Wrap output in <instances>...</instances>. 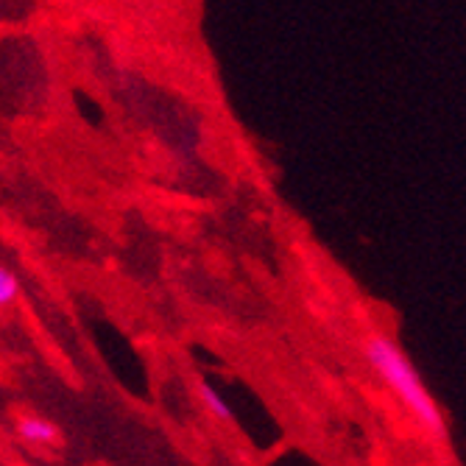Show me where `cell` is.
<instances>
[{"mask_svg": "<svg viewBox=\"0 0 466 466\" xmlns=\"http://www.w3.org/2000/svg\"><path fill=\"white\" fill-rule=\"evenodd\" d=\"M198 402L204 405V410L213 416V419H218V421H235V413L227 405V400L218 394V389L209 386L207 380H198Z\"/></svg>", "mask_w": 466, "mask_h": 466, "instance_id": "cell-3", "label": "cell"}, {"mask_svg": "<svg viewBox=\"0 0 466 466\" xmlns=\"http://www.w3.org/2000/svg\"><path fill=\"white\" fill-rule=\"evenodd\" d=\"M20 296V279L12 268H0V308H9Z\"/></svg>", "mask_w": 466, "mask_h": 466, "instance_id": "cell-4", "label": "cell"}, {"mask_svg": "<svg viewBox=\"0 0 466 466\" xmlns=\"http://www.w3.org/2000/svg\"><path fill=\"white\" fill-rule=\"evenodd\" d=\"M17 436L31 447H59L62 444L59 425H54L48 416H39V413L17 416Z\"/></svg>", "mask_w": 466, "mask_h": 466, "instance_id": "cell-2", "label": "cell"}, {"mask_svg": "<svg viewBox=\"0 0 466 466\" xmlns=\"http://www.w3.org/2000/svg\"><path fill=\"white\" fill-rule=\"evenodd\" d=\"M363 352H366L369 366L386 383V389L419 421V428L431 433L433 439H444L447 436L444 413H441L439 402L433 400V394L428 391L425 380L419 377L410 358L402 352V347L394 341V338H389L386 332H371L363 344Z\"/></svg>", "mask_w": 466, "mask_h": 466, "instance_id": "cell-1", "label": "cell"}]
</instances>
